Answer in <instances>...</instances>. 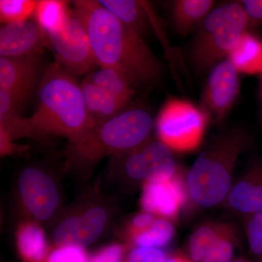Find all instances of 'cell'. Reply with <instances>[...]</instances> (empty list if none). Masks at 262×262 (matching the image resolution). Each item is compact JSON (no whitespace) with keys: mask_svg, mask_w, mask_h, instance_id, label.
Instances as JSON below:
<instances>
[{"mask_svg":"<svg viewBox=\"0 0 262 262\" xmlns=\"http://www.w3.org/2000/svg\"><path fill=\"white\" fill-rule=\"evenodd\" d=\"M74 6L72 13L85 29L100 67L118 71L134 88L160 82L161 63L139 33L98 1L79 0L74 2Z\"/></svg>","mask_w":262,"mask_h":262,"instance_id":"6da1fadb","label":"cell"},{"mask_svg":"<svg viewBox=\"0 0 262 262\" xmlns=\"http://www.w3.org/2000/svg\"><path fill=\"white\" fill-rule=\"evenodd\" d=\"M36 136H65L75 143L93 127L80 84L57 62L48 66L39 82L37 105L29 117Z\"/></svg>","mask_w":262,"mask_h":262,"instance_id":"7a4b0ae2","label":"cell"},{"mask_svg":"<svg viewBox=\"0 0 262 262\" xmlns=\"http://www.w3.org/2000/svg\"><path fill=\"white\" fill-rule=\"evenodd\" d=\"M251 144V136L241 127H230L215 136L187 174L191 201L203 208L225 201L233 184L237 160Z\"/></svg>","mask_w":262,"mask_h":262,"instance_id":"3957f363","label":"cell"},{"mask_svg":"<svg viewBox=\"0 0 262 262\" xmlns=\"http://www.w3.org/2000/svg\"><path fill=\"white\" fill-rule=\"evenodd\" d=\"M153 126V117L145 108H125L72 143V157L84 163L95 161L105 155L128 152L149 140Z\"/></svg>","mask_w":262,"mask_h":262,"instance_id":"277c9868","label":"cell"},{"mask_svg":"<svg viewBox=\"0 0 262 262\" xmlns=\"http://www.w3.org/2000/svg\"><path fill=\"white\" fill-rule=\"evenodd\" d=\"M249 28V22L239 2L213 8L195 31L191 45L190 61L200 73L209 72L223 60Z\"/></svg>","mask_w":262,"mask_h":262,"instance_id":"5b68a950","label":"cell"},{"mask_svg":"<svg viewBox=\"0 0 262 262\" xmlns=\"http://www.w3.org/2000/svg\"><path fill=\"white\" fill-rule=\"evenodd\" d=\"M80 88L94 126L121 113L135 94L134 88L125 75L108 67L91 72Z\"/></svg>","mask_w":262,"mask_h":262,"instance_id":"8992f818","label":"cell"},{"mask_svg":"<svg viewBox=\"0 0 262 262\" xmlns=\"http://www.w3.org/2000/svg\"><path fill=\"white\" fill-rule=\"evenodd\" d=\"M209 121L199 106L171 98L160 110L155 127L160 141L173 151L187 152L201 144Z\"/></svg>","mask_w":262,"mask_h":262,"instance_id":"52a82bcc","label":"cell"},{"mask_svg":"<svg viewBox=\"0 0 262 262\" xmlns=\"http://www.w3.org/2000/svg\"><path fill=\"white\" fill-rule=\"evenodd\" d=\"M47 36L57 63L71 75L90 74L98 65L89 35L73 13L62 32Z\"/></svg>","mask_w":262,"mask_h":262,"instance_id":"ba28073f","label":"cell"},{"mask_svg":"<svg viewBox=\"0 0 262 262\" xmlns=\"http://www.w3.org/2000/svg\"><path fill=\"white\" fill-rule=\"evenodd\" d=\"M122 155L128 178L158 183L173 178L178 172L173 150L160 140L146 141L136 149Z\"/></svg>","mask_w":262,"mask_h":262,"instance_id":"9c48e42d","label":"cell"},{"mask_svg":"<svg viewBox=\"0 0 262 262\" xmlns=\"http://www.w3.org/2000/svg\"><path fill=\"white\" fill-rule=\"evenodd\" d=\"M239 89L238 72L227 58L223 60L208 72L199 107L210 121L220 123L233 108Z\"/></svg>","mask_w":262,"mask_h":262,"instance_id":"30bf717a","label":"cell"},{"mask_svg":"<svg viewBox=\"0 0 262 262\" xmlns=\"http://www.w3.org/2000/svg\"><path fill=\"white\" fill-rule=\"evenodd\" d=\"M18 190L24 206L36 220H47L56 211L58 189L51 177L40 169L24 168L19 176Z\"/></svg>","mask_w":262,"mask_h":262,"instance_id":"8fae6325","label":"cell"},{"mask_svg":"<svg viewBox=\"0 0 262 262\" xmlns=\"http://www.w3.org/2000/svg\"><path fill=\"white\" fill-rule=\"evenodd\" d=\"M188 198L187 181L178 171L165 182H144L141 206L146 213L170 221L178 218Z\"/></svg>","mask_w":262,"mask_h":262,"instance_id":"7c38bea8","label":"cell"},{"mask_svg":"<svg viewBox=\"0 0 262 262\" xmlns=\"http://www.w3.org/2000/svg\"><path fill=\"white\" fill-rule=\"evenodd\" d=\"M108 220V213L101 206H93L80 215L62 221L53 234L57 247L76 246L84 248L101 236Z\"/></svg>","mask_w":262,"mask_h":262,"instance_id":"4fadbf2b","label":"cell"},{"mask_svg":"<svg viewBox=\"0 0 262 262\" xmlns=\"http://www.w3.org/2000/svg\"><path fill=\"white\" fill-rule=\"evenodd\" d=\"M47 44V34L29 19L4 24L0 29V57L3 58L40 56Z\"/></svg>","mask_w":262,"mask_h":262,"instance_id":"5bb4252c","label":"cell"},{"mask_svg":"<svg viewBox=\"0 0 262 262\" xmlns=\"http://www.w3.org/2000/svg\"><path fill=\"white\" fill-rule=\"evenodd\" d=\"M40 56L0 57V89L25 104L37 84Z\"/></svg>","mask_w":262,"mask_h":262,"instance_id":"9a60e30c","label":"cell"},{"mask_svg":"<svg viewBox=\"0 0 262 262\" xmlns=\"http://www.w3.org/2000/svg\"><path fill=\"white\" fill-rule=\"evenodd\" d=\"M225 201L246 217L262 211V160L253 162L245 170L232 184Z\"/></svg>","mask_w":262,"mask_h":262,"instance_id":"2e32d148","label":"cell"},{"mask_svg":"<svg viewBox=\"0 0 262 262\" xmlns=\"http://www.w3.org/2000/svg\"><path fill=\"white\" fill-rule=\"evenodd\" d=\"M227 59L234 65L239 74L261 75V39L246 31L229 53Z\"/></svg>","mask_w":262,"mask_h":262,"instance_id":"e0dca14e","label":"cell"},{"mask_svg":"<svg viewBox=\"0 0 262 262\" xmlns=\"http://www.w3.org/2000/svg\"><path fill=\"white\" fill-rule=\"evenodd\" d=\"M213 0H177L172 7L174 28L182 35L195 32L213 9Z\"/></svg>","mask_w":262,"mask_h":262,"instance_id":"ac0fdd59","label":"cell"},{"mask_svg":"<svg viewBox=\"0 0 262 262\" xmlns=\"http://www.w3.org/2000/svg\"><path fill=\"white\" fill-rule=\"evenodd\" d=\"M99 3L141 37H145L151 27V19L143 2L135 0H99Z\"/></svg>","mask_w":262,"mask_h":262,"instance_id":"d6986e66","label":"cell"},{"mask_svg":"<svg viewBox=\"0 0 262 262\" xmlns=\"http://www.w3.org/2000/svg\"><path fill=\"white\" fill-rule=\"evenodd\" d=\"M17 247L26 262L46 261L48 245L44 231L39 226L27 222L19 227L16 234Z\"/></svg>","mask_w":262,"mask_h":262,"instance_id":"ffe728a7","label":"cell"},{"mask_svg":"<svg viewBox=\"0 0 262 262\" xmlns=\"http://www.w3.org/2000/svg\"><path fill=\"white\" fill-rule=\"evenodd\" d=\"M232 225L218 221H208L198 226L189 241V257L193 262H201L215 243Z\"/></svg>","mask_w":262,"mask_h":262,"instance_id":"44dd1931","label":"cell"},{"mask_svg":"<svg viewBox=\"0 0 262 262\" xmlns=\"http://www.w3.org/2000/svg\"><path fill=\"white\" fill-rule=\"evenodd\" d=\"M36 22L46 34L62 32L67 27L72 12L66 2L60 0L38 1L34 10Z\"/></svg>","mask_w":262,"mask_h":262,"instance_id":"7402d4cb","label":"cell"},{"mask_svg":"<svg viewBox=\"0 0 262 262\" xmlns=\"http://www.w3.org/2000/svg\"><path fill=\"white\" fill-rule=\"evenodd\" d=\"M175 229L173 224L165 219H155L149 228L135 236L131 241L136 247L160 248L173 239Z\"/></svg>","mask_w":262,"mask_h":262,"instance_id":"603a6c76","label":"cell"},{"mask_svg":"<svg viewBox=\"0 0 262 262\" xmlns=\"http://www.w3.org/2000/svg\"><path fill=\"white\" fill-rule=\"evenodd\" d=\"M38 1L34 0H1L0 20L4 24L28 20L34 13Z\"/></svg>","mask_w":262,"mask_h":262,"instance_id":"cb8c5ba5","label":"cell"},{"mask_svg":"<svg viewBox=\"0 0 262 262\" xmlns=\"http://www.w3.org/2000/svg\"><path fill=\"white\" fill-rule=\"evenodd\" d=\"M237 229L233 225L220 237L201 262H229L237 245Z\"/></svg>","mask_w":262,"mask_h":262,"instance_id":"d4e9b609","label":"cell"},{"mask_svg":"<svg viewBox=\"0 0 262 262\" xmlns=\"http://www.w3.org/2000/svg\"><path fill=\"white\" fill-rule=\"evenodd\" d=\"M246 235L253 262H262V211L246 217Z\"/></svg>","mask_w":262,"mask_h":262,"instance_id":"484cf974","label":"cell"},{"mask_svg":"<svg viewBox=\"0 0 262 262\" xmlns=\"http://www.w3.org/2000/svg\"><path fill=\"white\" fill-rule=\"evenodd\" d=\"M84 248L76 246L57 247L46 258V262H89Z\"/></svg>","mask_w":262,"mask_h":262,"instance_id":"4316f807","label":"cell"},{"mask_svg":"<svg viewBox=\"0 0 262 262\" xmlns=\"http://www.w3.org/2000/svg\"><path fill=\"white\" fill-rule=\"evenodd\" d=\"M167 258L160 248L136 247L131 250L125 262H165Z\"/></svg>","mask_w":262,"mask_h":262,"instance_id":"83f0119b","label":"cell"},{"mask_svg":"<svg viewBox=\"0 0 262 262\" xmlns=\"http://www.w3.org/2000/svg\"><path fill=\"white\" fill-rule=\"evenodd\" d=\"M125 246L123 245H108L95 253L89 262H125Z\"/></svg>","mask_w":262,"mask_h":262,"instance_id":"f1b7e54d","label":"cell"},{"mask_svg":"<svg viewBox=\"0 0 262 262\" xmlns=\"http://www.w3.org/2000/svg\"><path fill=\"white\" fill-rule=\"evenodd\" d=\"M155 220V215L146 213V212L136 215L131 220L130 225L128 226V229H127V233H128L130 241L137 234H140L143 231L149 228L150 226L152 225Z\"/></svg>","mask_w":262,"mask_h":262,"instance_id":"f546056e","label":"cell"},{"mask_svg":"<svg viewBox=\"0 0 262 262\" xmlns=\"http://www.w3.org/2000/svg\"><path fill=\"white\" fill-rule=\"evenodd\" d=\"M247 15L249 27L262 24V0L241 1Z\"/></svg>","mask_w":262,"mask_h":262,"instance_id":"4dcf8cb0","label":"cell"},{"mask_svg":"<svg viewBox=\"0 0 262 262\" xmlns=\"http://www.w3.org/2000/svg\"><path fill=\"white\" fill-rule=\"evenodd\" d=\"M165 262H193L187 255L183 254L181 252L174 253L172 256H169Z\"/></svg>","mask_w":262,"mask_h":262,"instance_id":"1f68e13d","label":"cell"},{"mask_svg":"<svg viewBox=\"0 0 262 262\" xmlns=\"http://www.w3.org/2000/svg\"><path fill=\"white\" fill-rule=\"evenodd\" d=\"M229 262H253L251 259H248L247 258H238L237 259L232 260Z\"/></svg>","mask_w":262,"mask_h":262,"instance_id":"d6a6232c","label":"cell"},{"mask_svg":"<svg viewBox=\"0 0 262 262\" xmlns=\"http://www.w3.org/2000/svg\"><path fill=\"white\" fill-rule=\"evenodd\" d=\"M261 94H262V74L261 75Z\"/></svg>","mask_w":262,"mask_h":262,"instance_id":"836d02e7","label":"cell"}]
</instances>
